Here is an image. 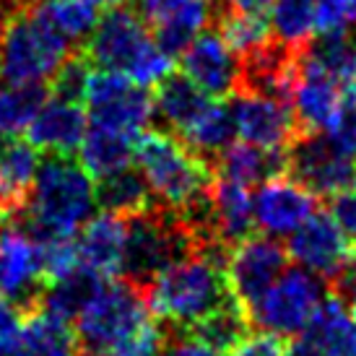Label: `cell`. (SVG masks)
I'll use <instances>...</instances> for the list:
<instances>
[{"mask_svg": "<svg viewBox=\"0 0 356 356\" xmlns=\"http://www.w3.org/2000/svg\"><path fill=\"white\" fill-rule=\"evenodd\" d=\"M281 356H325V354H323V351H320L309 338L302 336V338H294L291 343H286Z\"/></svg>", "mask_w": 356, "mask_h": 356, "instance_id": "42", "label": "cell"}, {"mask_svg": "<svg viewBox=\"0 0 356 356\" xmlns=\"http://www.w3.org/2000/svg\"><path fill=\"white\" fill-rule=\"evenodd\" d=\"M133 159L138 161L151 195L172 211H182L206 195L216 177L208 159L188 149L177 136L161 130L140 133Z\"/></svg>", "mask_w": 356, "mask_h": 356, "instance_id": "4", "label": "cell"}, {"mask_svg": "<svg viewBox=\"0 0 356 356\" xmlns=\"http://www.w3.org/2000/svg\"><path fill=\"white\" fill-rule=\"evenodd\" d=\"M91 175L68 154H50L37 169L26 200V232L37 239L73 237L94 211Z\"/></svg>", "mask_w": 356, "mask_h": 356, "instance_id": "1", "label": "cell"}, {"mask_svg": "<svg viewBox=\"0 0 356 356\" xmlns=\"http://www.w3.org/2000/svg\"><path fill=\"white\" fill-rule=\"evenodd\" d=\"M136 8L154 29L159 50L177 58L218 19L221 6H216V0H136Z\"/></svg>", "mask_w": 356, "mask_h": 356, "instance_id": "12", "label": "cell"}, {"mask_svg": "<svg viewBox=\"0 0 356 356\" xmlns=\"http://www.w3.org/2000/svg\"><path fill=\"white\" fill-rule=\"evenodd\" d=\"M86 107L94 125L138 138L154 120V97L146 86L118 70L91 73L86 83Z\"/></svg>", "mask_w": 356, "mask_h": 356, "instance_id": "9", "label": "cell"}, {"mask_svg": "<svg viewBox=\"0 0 356 356\" xmlns=\"http://www.w3.org/2000/svg\"><path fill=\"white\" fill-rule=\"evenodd\" d=\"M315 6L317 0H273L270 6V34L291 50H305L315 37Z\"/></svg>", "mask_w": 356, "mask_h": 356, "instance_id": "31", "label": "cell"}, {"mask_svg": "<svg viewBox=\"0 0 356 356\" xmlns=\"http://www.w3.org/2000/svg\"><path fill=\"white\" fill-rule=\"evenodd\" d=\"M273 6V0H224L227 10H239V13H266Z\"/></svg>", "mask_w": 356, "mask_h": 356, "instance_id": "41", "label": "cell"}, {"mask_svg": "<svg viewBox=\"0 0 356 356\" xmlns=\"http://www.w3.org/2000/svg\"><path fill=\"white\" fill-rule=\"evenodd\" d=\"M216 26L218 34L227 40V44L237 52L239 58L273 37L263 13H239V10H227L224 6L218 10Z\"/></svg>", "mask_w": 356, "mask_h": 356, "instance_id": "33", "label": "cell"}, {"mask_svg": "<svg viewBox=\"0 0 356 356\" xmlns=\"http://www.w3.org/2000/svg\"><path fill=\"white\" fill-rule=\"evenodd\" d=\"M19 346L24 356H76L79 338L73 333L70 323L44 312L40 307L24 315Z\"/></svg>", "mask_w": 356, "mask_h": 356, "instance_id": "23", "label": "cell"}, {"mask_svg": "<svg viewBox=\"0 0 356 356\" xmlns=\"http://www.w3.org/2000/svg\"><path fill=\"white\" fill-rule=\"evenodd\" d=\"M232 115L242 140L263 146V149H289V143L299 136V125L286 99L255 94V91H234Z\"/></svg>", "mask_w": 356, "mask_h": 356, "instance_id": "14", "label": "cell"}, {"mask_svg": "<svg viewBox=\"0 0 356 356\" xmlns=\"http://www.w3.org/2000/svg\"><path fill=\"white\" fill-rule=\"evenodd\" d=\"M229 354L232 356H281L284 354V341H281V336L270 333V330H257V333H248Z\"/></svg>", "mask_w": 356, "mask_h": 356, "instance_id": "38", "label": "cell"}, {"mask_svg": "<svg viewBox=\"0 0 356 356\" xmlns=\"http://www.w3.org/2000/svg\"><path fill=\"white\" fill-rule=\"evenodd\" d=\"M76 356H109V351H102V348H86L79 346V354Z\"/></svg>", "mask_w": 356, "mask_h": 356, "instance_id": "46", "label": "cell"}, {"mask_svg": "<svg viewBox=\"0 0 356 356\" xmlns=\"http://www.w3.org/2000/svg\"><path fill=\"white\" fill-rule=\"evenodd\" d=\"M70 52V40L55 29L42 0H37L6 24L0 40V83H44Z\"/></svg>", "mask_w": 356, "mask_h": 356, "instance_id": "6", "label": "cell"}, {"mask_svg": "<svg viewBox=\"0 0 356 356\" xmlns=\"http://www.w3.org/2000/svg\"><path fill=\"white\" fill-rule=\"evenodd\" d=\"M289 107L294 112L299 133H320L333 125L343 107V86L336 76L323 70L305 50L299 52L294 81L289 89Z\"/></svg>", "mask_w": 356, "mask_h": 356, "instance_id": "13", "label": "cell"}, {"mask_svg": "<svg viewBox=\"0 0 356 356\" xmlns=\"http://www.w3.org/2000/svg\"><path fill=\"white\" fill-rule=\"evenodd\" d=\"M91 76V63L89 58L83 55V50H73L68 58L63 60L55 73L50 79V94L55 99H65V102H79L83 104L86 99V83H89Z\"/></svg>", "mask_w": 356, "mask_h": 356, "instance_id": "35", "label": "cell"}, {"mask_svg": "<svg viewBox=\"0 0 356 356\" xmlns=\"http://www.w3.org/2000/svg\"><path fill=\"white\" fill-rule=\"evenodd\" d=\"M47 83H0V133L19 136L47 102Z\"/></svg>", "mask_w": 356, "mask_h": 356, "instance_id": "32", "label": "cell"}, {"mask_svg": "<svg viewBox=\"0 0 356 356\" xmlns=\"http://www.w3.org/2000/svg\"><path fill=\"white\" fill-rule=\"evenodd\" d=\"M289 169V154L286 149H263L255 143H229L213 159V175L239 185H260L266 179L281 177Z\"/></svg>", "mask_w": 356, "mask_h": 356, "instance_id": "20", "label": "cell"}, {"mask_svg": "<svg viewBox=\"0 0 356 356\" xmlns=\"http://www.w3.org/2000/svg\"><path fill=\"white\" fill-rule=\"evenodd\" d=\"M182 73L198 83L211 99L232 97L239 89L242 63L218 31H200L179 55Z\"/></svg>", "mask_w": 356, "mask_h": 356, "instance_id": "15", "label": "cell"}, {"mask_svg": "<svg viewBox=\"0 0 356 356\" xmlns=\"http://www.w3.org/2000/svg\"><path fill=\"white\" fill-rule=\"evenodd\" d=\"M159 325H161V323H159ZM161 356H227V354L206 346V343H200L195 338H190L188 333L167 330V327H164V348H161Z\"/></svg>", "mask_w": 356, "mask_h": 356, "instance_id": "39", "label": "cell"}, {"mask_svg": "<svg viewBox=\"0 0 356 356\" xmlns=\"http://www.w3.org/2000/svg\"><path fill=\"white\" fill-rule=\"evenodd\" d=\"M330 218L341 227L348 242L356 245V179L330 195Z\"/></svg>", "mask_w": 356, "mask_h": 356, "instance_id": "37", "label": "cell"}, {"mask_svg": "<svg viewBox=\"0 0 356 356\" xmlns=\"http://www.w3.org/2000/svg\"><path fill=\"white\" fill-rule=\"evenodd\" d=\"M351 309L333 291H327L309 317L305 336L325 356H346L351 346Z\"/></svg>", "mask_w": 356, "mask_h": 356, "instance_id": "28", "label": "cell"}, {"mask_svg": "<svg viewBox=\"0 0 356 356\" xmlns=\"http://www.w3.org/2000/svg\"><path fill=\"white\" fill-rule=\"evenodd\" d=\"M136 140L128 133L109 130L102 125H91L81 140V164L91 177H107L112 172L130 167L133 154H136Z\"/></svg>", "mask_w": 356, "mask_h": 356, "instance_id": "24", "label": "cell"}, {"mask_svg": "<svg viewBox=\"0 0 356 356\" xmlns=\"http://www.w3.org/2000/svg\"><path fill=\"white\" fill-rule=\"evenodd\" d=\"M211 104V97L185 73H167L156 83L154 94V115H156L172 133H182L200 112Z\"/></svg>", "mask_w": 356, "mask_h": 356, "instance_id": "22", "label": "cell"}, {"mask_svg": "<svg viewBox=\"0 0 356 356\" xmlns=\"http://www.w3.org/2000/svg\"><path fill=\"white\" fill-rule=\"evenodd\" d=\"M81 50L91 65L125 73L146 89L156 86L167 73H172V58L159 50L149 24L130 0L107 6Z\"/></svg>", "mask_w": 356, "mask_h": 356, "instance_id": "2", "label": "cell"}, {"mask_svg": "<svg viewBox=\"0 0 356 356\" xmlns=\"http://www.w3.org/2000/svg\"><path fill=\"white\" fill-rule=\"evenodd\" d=\"M107 281L109 278L79 266L73 273H68L65 278H60V281H55V284L44 289L40 307L44 312H50V315L70 323V320H76L86 309V305L99 294Z\"/></svg>", "mask_w": 356, "mask_h": 356, "instance_id": "26", "label": "cell"}, {"mask_svg": "<svg viewBox=\"0 0 356 356\" xmlns=\"http://www.w3.org/2000/svg\"><path fill=\"white\" fill-rule=\"evenodd\" d=\"M40 248V276L44 281V289L65 278L81 266L79 248L73 237H50L37 242Z\"/></svg>", "mask_w": 356, "mask_h": 356, "instance_id": "36", "label": "cell"}, {"mask_svg": "<svg viewBox=\"0 0 356 356\" xmlns=\"http://www.w3.org/2000/svg\"><path fill=\"white\" fill-rule=\"evenodd\" d=\"M154 320L146 294L122 278H109L86 309L76 317L79 346L112 351Z\"/></svg>", "mask_w": 356, "mask_h": 356, "instance_id": "7", "label": "cell"}, {"mask_svg": "<svg viewBox=\"0 0 356 356\" xmlns=\"http://www.w3.org/2000/svg\"><path fill=\"white\" fill-rule=\"evenodd\" d=\"M151 195L149 185L140 172L136 169H120V172H112L107 177L99 179V185L94 188V203L107 211V213H118V216L128 218L133 213H140L143 208L151 206Z\"/></svg>", "mask_w": 356, "mask_h": 356, "instance_id": "29", "label": "cell"}, {"mask_svg": "<svg viewBox=\"0 0 356 356\" xmlns=\"http://www.w3.org/2000/svg\"><path fill=\"white\" fill-rule=\"evenodd\" d=\"M83 3H91V6H115V3H122V0H83Z\"/></svg>", "mask_w": 356, "mask_h": 356, "instance_id": "47", "label": "cell"}, {"mask_svg": "<svg viewBox=\"0 0 356 356\" xmlns=\"http://www.w3.org/2000/svg\"><path fill=\"white\" fill-rule=\"evenodd\" d=\"M234 136H237V125H234L232 104H227V102H211L198 118L179 133L177 138L188 149L195 151L198 156L208 159L211 167H213V159L234 140Z\"/></svg>", "mask_w": 356, "mask_h": 356, "instance_id": "25", "label": "cell"}, {"mask_svg": "<svg viewBox=\"0 0 356 356\" xmlns=\"http://www.w3.org/2000/svg\"><path fill=\"white\" fill-rule=\"evenodd\" d=\"M128 237L120 276L146 294L151 281L167 266L195 252V242L177 211L161 206L156 198L140 213L125 218Z\"/></svg>", "mask_w": 356, "mask_h": 356, "instance_id": "5", "label": "cell"}, {"mask_svg": "<svg viewBox=\"0 0 356 356\" xmlns=\"http://www.w3.org/2000/svg\"><path fill=\"white\" fill-rule=\"evenodd\" d=\"M351 242L341 232L330 213H312L299 229L289 234L286 252L297 266L312 270L323 278H333L348 257Z\"/></svg>", "mask_w": 356, "mask_h": 356, "instance_id": "17", "label": "cell"}, {"mask_svg": "<svg viewBox=\"0 0 356 356\" xmlns=\"http://www.w3.org/2000/svg\"><path fill=\"white\" fill-rule=\"evenodd\" d=\"M13 13H19V8H16V3H13V0H0V40H3V31H6V24H8V19L13 16Z\"/></svg>", "mask_w": 356, "mask_h": 356, "instance_id": "43", "label": "cell"}, {"mask_svg": "<svg viewBox=\"0 0 356 356\" xmlns=\"http://www.w3.org/2000/svg\"><path fill=\"white\" fill-rule=\"evenodd\" d=\"M42 8L65 40L81 42V44L83 40H89V34L99 21L97 6L83 0H42Z\"/></svg>", "mask_w": 356, "mask_h": 356, "instance_id": "34", "label": "cell"}, {"mask_svg": "<svg viewBox=\"0 0 356 356\" xmlns=\"http://www.w3.org/2000/svg\"><path fill=\"white\" fill-rule=\"evenodd\" d=\"M146 302L164 327L185 330L237 299L229 286L227 268L193 252L167 266L151 281Z\"/></svg>", "mask_w": 356, "mask_h": 356, "instance_id": "3", "label": "cell"}, {"mask_svg": "<svg viewBox=\"0 0 356 356\" xmlns=\"http://www.w3.org/2000/svg\"><path fill=\"white\" fill-rule=\"evenodd\" d=\"M211 218H213V234L229 250L237 242L252 234L255 229V211H252V193L248 185H239L232 179L218 177L211 190Z\"/></svg>", "mask_w": 356, "mask_h": 356, "instance_id": "21", "label": "cell"}, {"mask_svg": "<svg viewBox=\"0 0 356 356\" xmlns=\"http://www.w3.org/2000/svg\"><path fill=\"white\" fill-rule=\"evenodd\" d=\"M89 118L79 102H44L29 122V143L47 154H73L86 136Z\"/></svg>", "mask_w": 356, "mask_h": 356, "instance_id": "18", "label": "cell"}, {"mask_svg": "<svg viewBox=\"0 0 356 356\" xmlns=\"http://www.w3.org/2000/svg\"><path fill=\"white\" fill-rule=\"evenodd\" d=\"M351 346H348V354L346 356H356V309H351Z\"/></svg>", "mask_w": 356, "mask_h": 356, "instance_id": "45", "label": "cell"}, {"mask_svg": "<svg viewBox=\"0 0 356 356\" xmlns=\"http://www.w3.org/2000/svg\"><path fill=\"white\" fill-rule=\"evenodd\" d=\"M286 263L289 252L276 237L250 234L237 242L227 257V278L234 299L248 309L286 270Z\"/></svg>", "mask_w": 356, "mask_h": 356, "instance_id": "11", "label": "cell"}, {"mask_svg": "<svg viewBox=\"0 0 356 356\" xmlns=\"http://www.w3.org/2000/svg\"><path fill=\"white\" fill-rule=\"evenodd\" d=\"M255 227L268 237H289L317 211V195L291 177H273L260 182L252 195Z\"/></svg>", "mask_w": 356, "mask_h": 356, "instance_id": "16", "label": "cell"}, {"mask_svg": "<svg viewBox=\"0 0 356 356\" xmlns=\"http://www.w3.org/2000/svg\"><path fill=\"white\" fill-rule=\"evenodd\" d=\"M330 291L327 278L297 266L286 268L260 297L248 307L250 323L276 336H299L317 305Z\"/></svg>", "mask_w": 356, "mask_h": 356, "instance_id": "8", "label": "cell"}, {"mask_svg": "<svg viewBox=\"0 0 356 356\" xmlns=\"http://www.w3.org/2000/svg\"><path fill=\"white\" fill-rule=\"evenodd\" d=\"M289 169L291 177L302 182L315 195H336L356 179V159L348 156L327 138L325 130L320 133H299L289 143Z\"/></svg>", "mask_w": 356, "mask_h": 356, "instance_id": "10", "label": "cell"}, {"mask_svg": "<svg viewBox=\"0 0 356 356\" xmlns=\"http://www.w3.org/2000/svg\"><path fill=\"white\" fill-rule=\"evenodd\" d=\"M250 325L252 323L248 317V309L239 302H229V305L218 307L216 312H211L208 317L198 320L195 325L185 327V330H179V333H188L190 338H195L200 343L229 354L250 333Z\"/></svg>", "mask_w": 356, "mask_h": 356, "instance_id": "30", "label": "cell"}, {"mask_svg": "<svg viewBox=\"0 0 356 356\" xmlns=\"http://www.w3.org/2000/svg\"><path fill=\"white\" fill-rule=\"evenodd\" d=\"M330 291L336 294L348 309H356V250L348 252L343 266L336 270V276L330 278Z\"/></svg>", "mask_w": 356, "mask_h": 356, "instance_id": "40", "label": "cell"}, {"mask_svg": "<svg viewBox=\"0 0 356 356\" xmlns=\"http://www.w3.org/2000/svg\"><path fill=\"white\" fill-rule=\"evenodd\" d=\"M37 169H40V154L29 140H8L0 149V203L26 206Z\"/></svg>", "mask_w": 356, "mask_h": 356, "instance_id": "27", "label": "cell"}, {"mask_svg": "<svg viewBox=\"0 0 356 356\" xmlns=\"http://www.w3.org/2000/svg\"><path fill=\"white\" fill-rule=\"evenodd\" d=\"M125 237H128L125 218L118 216V213L102 211L97 218L86 221L81 237L76 239L81 266L104 278H120Z\"/></svg>", "mask_w": 356, "mask_h": 356, "instance_id": "19", "label": "cell"}, {"mask_svg": "<svg viewBox=\"0 0 356 356\" xmlns=\"http://www.w3.org/2000/svg\"><path fill=\"white\" fill-rule=\"evenodd\" d=\"M0 356H24L19 346V338L16 341H3L0 343Z\"/></svg>", "mask_w": 356, "mask_h": 356, "instance_id": "44", "label": "cell"}]
</instances>
